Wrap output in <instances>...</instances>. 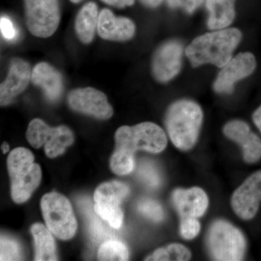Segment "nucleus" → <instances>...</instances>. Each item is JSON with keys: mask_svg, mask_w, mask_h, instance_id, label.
Listing matches in <instances>:
<instances>
[{"mask_svg": "<svg viewBox=\"0 0 261 261\" xmlns=\"http://www.w3.org/2000/svg\"><path fill=\"white\" fill-rule=\"evenodd\" d=\"M105 4L117 8H124L126 7L132 6L135 4V0H101Z\"/></svg>", "mask_w": 261, "mask_h": 261, "instance_id": "obj_32", "label": "nucleus"}, {"mask_svg": "<svg viewBox=\"0 0 261 261\" xmlns=\"http://www.w3.org/2000/svg\"><path fill=\"white\" fill-rule=\"evenodd\" d=\"M99 15L97 5L93 2L86 3L79 11L75 20V30L79 39L84 44H90L93 40Z\"/></svg>", "mask_w": 261, "mask_h": 261, "instance_id": "obj_18", "label": "nucleus"}, {"mask_svg": "<svg viewBox=\"0 0 261 261\" xmlns=\"http://www.w3.org/2000/svg\"><path fill=\"white\" fill-rule=\"evenodd\" d=\"M25 23L35 37L48 38L56 32L61 22L59 0H23Z\"/></svg>", "mask_w": 261, "mask_h": 261, "instance_id": "obj_8", "label": "nucleus"}, {"mask_svg": "<svg viewBox=\"0 0 261 261\" xmlns=\"http://www.w3.org/2000/svg\"><path fill=\"white\" fill-rule=\"evenodd\" d=\"M209 12L207 27L211 30H220L228 27L235 17L234 0H207Z\"/></svg>", "mask_w": 261, "mask_h": 261, "instance_id": "obj_19", "label": "nucleus"}, {"mask_svg": "<svg viewBox=\"0 0 261 261\" xmlns=\"http://www.w3.org/2000/svg\"><path fill=\"white\" fill-rule=\"evenodd\" d=\"M145 6L149 8H156L162 3L163 0H140Z\"/></svg>", "mask_w": 261, "mask_h": 261, "instance_id": "obj_34", "label": "nucleus"}, {"mask_svg": "<svg viewBox=\"0 0 261 261\" xmlns=\"http://www.w3.org/2000/svg\"><path fill=\"white\" fill-rule=\"evenodd\" d=\"M32 82L42 89L46 98L50 102H56L63 94V80L61 73L45 62L35 65L32 70Z\"/></svg>", "mask_w": 261, "mask_h": 261, "instance_id": "obj_17", "label": "nucleus"}, {"mask_svg": "<svg viewBox=\"0 0 261 261\" xmlns=\"http://www.w3.org/2000/svg\"><path fill=\"white\" fill-rule=\"evenodd\" d=\"M261 202V170L255 171L233 192L231 205L237 216L250 220L256 216Z\"/></svg>", "mask_w": 261, "mask_h": 261, "instance_id": "obj_10", "label": "nucleus"}, {"mask_svg": "<svg viewBox=\"0 0 261 261\" xmlns=\"http://www.w3.org/2000/svg\"><path fill=\"white\" fill-rule=\"evenodd\" d=\"M110 166L113 173L118 176H124L133 171L135 157L115 149L110 161Z\"/></svg>", "mask_w": 261, "mask_h": 261, "instance_id": "obj_25", "label": "nucleus"}, {"mask_svg": "<svg viewBox=\"0 0 261 261\" xmlns=\"http://www.w3.org/2000/svg\"><path fill=\"white\" fill-rule=\"evenodd\" d=\"M0 29L3 37L8 40H12L16 37L17 31L11 20L6 17H2L0 20Z\"/></svg>", "mask_w": 261, "mask_h": 261, "instance_id": "obj_31", "label": "nucleus"}, {"mask_svg": "<svg viewBox=\"0 0 261 261\" xmlns=\"http://www.w3.org/2000/svg\"><path fill=\"white\" fill-rule=\"evenodd\" d=\"M70 2H71L72 3H73V4H78V3H80L81 2L83 1V0H70Z\"/></svg>", "mask_w": 261, "mask_h": 261, "instance_id": "obj_36", "label": "nucleus"}, {"mask_svg": "<svg viewBox=\"0 0 261 261\" xmlns=\"http://www.w3.org/2000/svg\"><path fill=\"white\" fill-rule=\"evenodd\" d=\"M27 139L31 146L36 149L44 147L46 155L55 159L65 152L73 143L74 136L68 126L50 127L39 118H34L29 123Z\"/></svg>", "mask_w": 261, "mask_h": 261, "instance_id": "obj_7", "label": "nucleus"}, {"mask_svg": "<svg viewBox=\"0 0 261 261\" xmlns=\"http://www.w3.org/2000/svg\"><path fill=\"white\" fill-rule=\"evenodd\" d=\"M223 132L227 138L241 147L245 162L253 164L260 161V138L252 132L247 123L240 120H233L225 125Z\"/></svg>", "mask_w": 261, "mask_h": 261, "instance_id": "obj_13", "label": "nucleus"}, {"mask_svg": "<svg viewBox=\"0 0 261 261\" xmlns=\"http://www.w3.org/2000/svg\"><path fill=\"white\" fill-rule=\"evenodd\" d=\"M68 106L75 112L107 120L113 115L112 106L106 94L92 87L78 88L70 91L68 95Z\"/></svg>", "mask_w": 261, "mask_h": 261, "instance_id": "obj_9", "label": "nucleus"}, {"mask_svg": "<svg viewBox=\"0 0 261 261\" xmlns=\"http://www.w3.org/2000/svg\"><path fill=\"white\" fill-rule=\"evenodd\" d=\"M0 244V260H21V250L18 242L8 237L1 236Z\"/></svg>", "mask_w": 261, "mask_h": 261, "instance_id": "obj_26", "label": "nucleus"}, {"mask_svg": "<svg viewBox=\"0 0 261 261\" xmlns=\"http://www.w3.org/2000/svg\"><path fill=\"white\" fill-rule=\"evenodd\" d=\"M1 149L2 152H3V154L8 153L10 150V145H8L6 142H3V143L2 144Z\"/></svg>", "mask_w": 261, "mask_h": 261, "instance_id": "obj_35", "label": "nucleus"}, {"mask_svg": "<svg viewBox=\"0 0 261 261\" xmlns=\"http://www.w3.org/2000/svg\"><path fill=\"white\" fill-rule=\"evenodd\" d=\"M172 199L181 219H198L203 216L208 207V197L200 187L176 189L173 192Z\"/></svg>", "mask_w": 261, "mask_h": 261, "instance_id": "obj_16", "label": "nucleus"}, {"mask_svg": "<svg viewBox=\"0 0 261 261\" xmlns=\"http://www.w3.org/2000/svg\"><path fill=\"white\" fill-rule=\"evenodd\" d=\"M129 187L121 181L106 182L96 189L94 200L95 203L104 205L120 206L129 194Z\"/></svg>", "mask_w": 261, "mask_h": 261, "instance_id": "obj_21", "label": "nucleus"}, {"mask_svg": "<svg viewBox=\"0 0 261 261\" xmlns=\"http://www.w3.org/2000/svg\"><path fill=\"white\" fill-rule=\"evenodd\" d=\"M203 113L200 106L188 99L173 103L166 116V126L176 148L186 151L195 145L200 135Z\"/></svg>", "mask_w": 261, "mask_h": 261, "instance_id": "obj_2", "label": "nucleus"}, {"mask_svg": "<svg viewBox=\"0 0 261 261\" xmlns=\"http://www.w3.org/2000/svg\"><path fill=\"white\" fill-rule=\"evenodd\" d=\"M116 149L135 157L136 152L145 150L160 153L166 148V133L155 123L144 122L133 126L120 127L115 134Z\"/></svg>", "mask_w": 261, "mask_h": 261, "instance_id": "obj_4", "label": "nucleus"}, {"mask_svg": "<svg viewBox=\"0 0 261 261\" xmlns=\"http://www.w3.org/2000/svg\"><path fill=\"white\" fill-rule=\"evenodd\" d=\"M97 30L105 40L126 42L135 35L136 27L129 18L116 17L111 10L104 8L99 13Z\"/></svg>", "mask_w": 261, "mask_h": 261, "instance_id": "obj_15", "label": "nucleus"}, {"mask_svg": "<svg viewBox=\"0 0 261 261\" xmlns=\"http://www.w3.org/2000/svg\"><path fill=\"white\" fill-rule=\"evenodd\" d=\"M181 44L177 41L163 44L154 53L152 60V73L159 82H169L179 73L181 68Z\"/></svg>", "mask_w": 261, "mask_h": 261, "instance_id": "obj_12", "label": "nucleus"}, {"mask_svg": "<svg viewBox=\"0 0 261 261\" xmlns=\"http://www.w3.org/2000/svg\"><path fill=\"white\" fill-rule=\"evenodd\" d=\"M31 232L35 245V259L37 261L57 260L56 246L53 233L47 226L40 223L32 225Z\"/></svg>", "mask_w": 261, "mask_h": 261, "instance_id": "obj_20", "label": "nucleus"}, {"mask_svg": "<svg viewBox=\"0 0 261 261\" xmlns=\"http://www.w3.org/2000/svg\"><path fill=\"white\" fill-rule=\"evenodd\" d=\"M41 208L46 226L53 235L63 240L73 238L77 221L68 199L58 192H49L43 196Z\"/></svg>", "mask_w": 261, "mask_h": 261, "instance_id": "obj_6", "label": "nucleus"}, {"mask_svg": "<svg viewBox=\"0 0 261 261\" xmlns=\"http://www.w3.org/2000/svg\"><path fill=\"white\" fill-rule=\"evenodd\" d=\"M11 197L15 203L27 202L42 180V169L34 163V156L28 149L17 147L8 157Z\"/></svg>", "mask_w": 261, "mask_h": 261, "instance_id": "obj_3", "label": "nucleus"}, {"mask_svg": "<svg viewBox=\"0 0 261 261\" xmlns=\"http://www.w3.org/2000/svg\"><path fill=\"white\" fill-rule=\"evenodd\" d=\"M207 250L214 260H243L247 250V241L243 233L224 220H217L207 231Z\"/></svg>", "mask_w": 261, "mask_h": 261, "instance_id": "obj_5", "label": "nucleus"}, {"mask_svg": "<svg viewBox=\"0 0 261 261\" xmlns=\"http://www.w3.org/2000/svg\"><path fill=\"white\" fill-rule=\"evenodd\" d=\"M200 223L195 218L181 219L180 232L185 240H191L195 238L200 231Z\"/></svg>", "mask_w": 261, "mask_h": 261, "instance_id": "obj_28", "label": "nucleus"}, {"mask_svg": "<svg viewBox=\"0 0 261 261\" xmlns=\"http://www.w3.org/2000/svg\"><path fill=\"white\" fill-rule=\"evenodd\" d=\"M252 120L261 133V106L254 112Z\"/></svg>", "mask_w": 261, "mask_h": 261, "instance_id": "obj_33", "label": "nucleus"}, {"mask_svg": "<svg viewBox=\"0 0 261 261\" xmlns=\"http://www.w3.org/2000/svg\"><path fill=\"white\" fill-rule=\"evenodd\" d=\"M242 39L238 29H220L195 38L185 53L192 66L205 63L223 68L232 58V53Z\"/></svg>", "mask_w": 261, "mask_h": 261, "instance_id": "obj_1", "label": "nucleus"}, {"mask_svg": "<svg viewBox=\"0 0 261 261\" xmlns=\"http://www.w3.org/2000/svg\"><path fill=\"white\" fill-rule=\"evenodd\" d=\"M255 68L256 61L252 53H240L223 67L215 81L214 90L220 94H231L234 84L251 75Z\"/></svg>", "mask_w": 261, "mask_h": 261, "instance_id": "obj_11", "label": "nucleus"}, {"mask_svg": "<svg viewBox=\"0 0 261 261\" xmlns=\"http://www.w3.org/2000/svg\"><path fill=\"white\" fill-rule=\"evenodd\" d=\"M129 252L126 245L116 240L105 242L99 247L97 252L99 260H127Z\"/></svg>", "mask_w": 261, "mask_h": 261, "instance_id": "obj_23", "label": "nucleus"}, {"mask_svg": "<svg viewBox=\"0 0 261 261\" xmlns=\"http://www.w3.org/2000/svg\"><path fill=\"white\" fill-rule=\"evenodd\" d=\"M32 69L27 61L15 58L10 63L8 75L0 85L1 106L10 104L22 93L32 81Z\"/></svg>", "mask_w": 261, "mask_h": 261, "instance_id": "obj_14", "label": "nucleus"}, {"mask_svg": "<svg viewBox=\"0 0 261 261\" xmlns=\"http://www.w3.org/2000/svg\"><path fill=\"white\" fill-rule=\"evenodd\" d=\"M94 211L112 228H119L123 224V214L120 206L95 203L94 205Z\"/></svg>", "mask_w": 261, "mask_h": 261, "instance_id": "obj_24", "label": "nucleus"}, {"mask_svg": "<svg viewBox=\"0 0 261 261\" xmlns=\"http://www.w3.org/2000/svg\"><path fill=\"white\" fill-rule=\"evenodd\" d=\"M139 174L142 180L149 186H158L161 182L159 173H158L157 170L149 163H144L141 166Z\"/></svg>", "mask_w": 261, "mask_h": 261, "instance_id": "obj_29", "label": "nucleus"}, {"mask_svg": "<svg viewBox=\"0 0 261 261\" xmlns=\"http://www.w3.org/2000/svg\"><path fill=\"white\" fill-rule=\"evenodd\" d=\"M138 210L141 214L154 221H161L164 217L161 205L155 200L145 199L139 202Z\"/></svg>", "mask_w": 261, "mask_h": 261, "instance_id": "obj_27", "label": "nucleus"}, {"mask_svg": "<svg viewBox=\"0 0 261 261\" xmlns=\"http://www.w3.org/2000/svg\"><path fill=\"white\" fill-rule=\"evenodd\" d=\"M190 250L185 245L179 243H173L168 246L161 247L145 259L152 261H187L191 259Z\"/></svg>", "mask_w": 261, "mask_h": 261, "instance_id": "obj_22", "label": "nucleus"}, {"mask_svg": "<svg viewBox=\"0 0 261 261\" xmlns=\"http://www.w3.org/2000/svg\"><path fill=\"white\" fill-rule=\"evenodd\" d=\"M203 1L204 0H168V3L171 8H181L191 14L200 6Z\"/></svg>", "mask_w": 261, "mask_h": 261, "instance_id": "obj_30", "label": "nucleus"}]
</instances>
